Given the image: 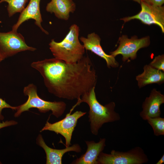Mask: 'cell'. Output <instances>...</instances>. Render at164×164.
Listing matches in <instances>:
<instances>
[{"label":"cell","mask_w":164,"mask_h":164,"mask_svg":"<svg viewBox=\"0 0 164 164\" xmlns=\"http://www.w3.org/2000/svg\"><path fill=\"white\" fill-rule=\"evenodd\" d=\"M31 66L42 76L48 92L60 98L78 100L96 84L95 71L88 55L74 63L53 58L33 62Z\"/></svg>","instance_id":"obj_1"},{"label":"cell","mask_w":164,"mask_h":164,"mask_svg":"<svg viewBox=\"0 0 164 164\" xmlns=\"http://www.w3.org/2000/svg\"><path fill=\"white\" fill-rule=\"evenodd\" d=\"M95 88L84 94L81 98L77 100L69 112L71 113L74 108L81 103H86L89 108L88 118L91 132L96 135L104 124L118 121L120 119V116L115 111V104L114 102H111L103 105L98 101L96 96Z\"/></svg>","instance_id":"obj_2"},{"label":"cell","mask_w":164,"mask_h":164,"mask_svg":"<svg viewBox=\"0 0 164 164\" xmlns=\"http://www.w3.org/2000/svg\"><path fill=\"white\" fill-rule=\"evenodd\" d=\"M80 29L73 24L64 38L59 42L52 39L49 44L50 49L54 58L67 63H74L84 56L85 49L79 38Z\"/></svg>","instance_id":"obj_3"},{"label":"cell","mask_w":164,"mask_h":164,"mask_svg":"<svg viewBox=\"0 0 164 164\" xmlns=\"http://www.w3.org/2000/svg\"><path fill=\"white\" fill-rule=\"evenodd\" d=\"M23 93L25 95L28 96V98L25 103L17 106V111L14 114L15 117H19L22 112L32 108L38 109L41 113L51 111V114L57 118L61 116L66 110V104L64 102L49 101L41 98L37 94L36 86L32 83L25 87Z\"/></svg>","instance_id":"obj_4"},{"label":"cell","mask_w":164,"mask_h":164,"mask_svg":"<svg viewBox=\"0 0 164 164\" xmlns=\"http://www.w3.org/2000/svg\"><path fill=\"white\" fill-rule=\"evenodd\" d=\"M149 158L143 149L137 146L127 152L113 150L110 153L101 152L97 160V164H143Z\"/></svg>","instance_id":"obj_5"},{"label":"cell","mask_w":164,"mask_h":164,"mask_svg":"<svg viewBox=\"0 0 164 164\" xmlns=\"http://www.w3.org/2000/svg\"><path fill=\"white\" fill-rule=\"evenodd\" d=\"M36 49L27 45L23 36L17 31L0 32V53L5 58L23 51H33Z\"/></svg>","instance_id":"obj_6"},{"label":"cell","mask_w":164,"mask_h":164,"mask_svg":"<svg viewBox=\"0 0 164 164\" xmlns=\"http://www.w3.org/2000/svg\"><path fill=\"white\" fill-rule=\"evenodd\" d=\"M86 113V112L77 111L72 114L70 113L67 114L65 118L54 123H51L47 121L40 132L48 130L54 132L57 134H60L65 139L66 146H69L71 145L72 134L78 120Z\"/></svg>","instance_id":"obj_7"},{"label":"cell","mask_w":164,"mask_h":164,"mask_svg":"<svg viewBox=\"0 0 164 164\" xmlns=\"http://www.w3.org/2000/svg\"><path fill=\"white\" fill-rule=\"evenodd\" d=\"M119 41L118 48L110 53L114 57L118 55H121L123 61L129 58L132 60L135 59L138 50L148 46L150 43L148 36L138 39L136 36H134L129 39L127 35H123L119 37Z\"/></svg>","instance_id":"obj_8"},{"label":"cell","mask_w":164,"mask_h":164,"mask_svg":"<svg viewBox=\"0 0 164 164\" xmlns=\"http://www.w3.org/2000/svg\"><path fill=\"white\" fill-rule=\"evenodd\" d=\"M141 9L137 14L121 19L125 22L137 19L145 24H154L159 26L164 32V7L151 5L141 1Z\"/></svg>","instance_id":"obj_9"},{"label":"cell","mask_w":164,"mask_h":164,"mask_svg":"<svg viewBox=\"0 0 164 164\" xmlns=\"http://www.w3.org/2000/svg\"><path fill=\"white\" fill-rule=\"evenodd\" d=\"M79 39L83 43L85 50L91 51L104 59L108 68H116L119 66L115 57L107 54L103 50L100 44L101 38L95 32L91 33L87 37L81 36Z\"/></svg>","instance_id":"obj_10"},{"label":"cell","mask_w":164,"mask_h":164,"mask_svg":"<svg viewBox=\"0 0 164 164\" xmlns=\"http://www.w3.org/2000/svg\"><path fill=\"white\" fill-rule=\"evenodd\" d=\"M164 103V95L156 89H153L149 96L146 98L142 104V110L140 113V116L145 120L149 118L160 116V107Z\"/></svg>","instance_id":"obj_11"},{"label":"cell","mask_w":164,"mask_h":164,"mask_svg":"<svg viewBox=\"0 0 164 164\" xmlns=\"http://www.w3.org/2000/svg\"><path fill=\"white\" fill-rule=\"evenodd\" d=\"M40 0H30L28 5L21 12L17 22L12 26V30L17 31L22 23L32 19L35 20L36 25L43 32L48 34V32L43 29L41 25L43 20L40 10Z\"/></svg>","instance_id":"obj_12"},{"label":"cell","mask_w":164,"mask_h":164,"mask_svg":"<svg viewBox=\"0 0 164 164\" xmlns=\"http://www.w3.org/2000/svg\"><path fill=\"white\" fill-rule=\"evenodd\" d=\"M36 143L43 148L46 153V164H61L63 156L66 152L74 151L80 153L81 151V148L78 144L66 147V148L61 149L51 148L46 144L41 134L39 135L36 138Z\"/></svg>","instance_id":"obj_13"},{"label":"cell","mask_w":164,"mask_h":164,"mask_svg":"<svg viewBox=\"0 0 164 164\" xmlns=\"http://www.w3.org/2000/svg\"><path fill=\"white\" fill-rule=\"evenodd\" d=\"M106 139L100 138L97 142L94 141H85L87 148L85 153L74 160L73 164H97V160L99 154L106 146Z\"/></svg>","instance_id":"obj_14"},{"label":"cell","mask_w":164,"mask_h":164,"mask_svg":"<svg viewBox=\"0 0 164 164\" xmlns=\"http://www.w3.org/2000/svg\"><path fill=\"white\" fill-rule=\"evenodd\" d=\"M76 5L73 0H51L46 7V10L53 13L59 19L68 20L70 13L75 11Z\"/></svg>","instance_id":"obj_15"},{"label":"cell","mask_w":164,"mask_h":164,"mask_svg":"<svg viewBox=\"0 0 164 164\" xmlns=\"http://www.w3.org/2000/svg\"><path fill=\"white\" fill-rule=\"evenodd\" d=\"M143 69V72L136 77L139 88L150 84H161L164 82V72L154 68L149 65H145Z\"/></svg>","instance_id":"obj_16"},{"label":"cell","mask_w":164,"mask_h":164,"mask_svg":"<svg viewBox=\"0 0 164 164\" xmlns=\"http://www.w3.org/2000/svg\"><path fill=\"white\" fill-rule=\"evenodd\" d=\"M28 0H0L1 3H8L7 10L9 17L17 12H21L25 9Z\"/></svg>","instance_id":"obj_17"},{"label":"cell","mask_w":164,"mask_h":164,"mask_svg":"<svg viewBox=\"0 0 164 164\" xmlns=\"http://www.w3.org/2000/svg\"><path fill=\"white\" fill-rule=\"evenodd\" d=\"M146 120L151 126L154 135L157 136L164 135V118L160 116L148 118Z\"/></svg>","instance_id":"obj_18"},{"label":"cell","mask_w":164,"mask_h":164,"mask_svg":"<svg viewBox=\"0 0 164 164\" xmlns=\"http://www.w3.org/2000/svg\"><path fill=\"white\" fill-rule=\"evenodd\" d=\"M156 69L164 71V55H159L155 57L149 64Z\"/></svg>","instance_id":"obj_19"},{"label":"cell","mask_w":164,"mask_h":164,"mask_svg":"<svg viewBox=\"0 0 164 164\" xmlns=\"http://www.w3.org/2000/svg\"><path fill=\"white\" fill-rule=\"evenodd\" d=\"M4 108H10L12 110H16L17 106L13 107L8 104L5 100L0 97V120H3L4 117L2 114V110Z\"/></svg>","instance_id":"obj_20"},{"label":"cell","mask_w":164,"mask_h":164,"mask_svg":"<svg viewBox=\"0 0 164 164\" xmlns=\"http://www.w3.org/2000/svg\"><path fill=\"white\" fill-rule=\"evenodd\" d=\"M148 4L155 6H162L164 3V0H141Z\"/></svg>","instance_id":"obj_21"},{"label":"cell","mask_w":164,"mask_h":164,"mask_svg":"<svg viewBox=\"0 0 164 164\" xmlns=\"http://www.w3.org/2000/svg\"><path fill=\"white\" fill-rule=\"evenodd\" d=\"M17 123V121L13 120L7 121L5 122H0V129L4 127L15 125Z\"/></svg>","instance_id":"obj_22"},{"label":"cell","mask_w":164,"mask_h":164,"mask_svg":"<svg viewBox=\"0 0 164 164\" xmlns=\"http://www.w3.org/2000/svg\"><path fill=\"white\" fill-rule=\"evenodd\" d=\"M164 163V155L163 154L160 159L157 162L156 164H162Z\"/></svg>","instance_id":"obj_23"},{"label":"cell","mask_w":164,"mask_h":164,"mask_svg":"<svg viewBox=\"0 0 164 164\" xmlns=\"http://www.w3.org/2000/svg\"><path fill=\"white\" fill-rule=\"evenodd\" d=\"M5 59V58L0 53V62Z\"/></svg>","instance_id":"obj_24"},{"label":"cell","mask_w":164,"mask_h":164,"mask_svg":"<svg viewBox=\"0 0 164 164\" xmlns=\"http://www.w3.org/2000/svg\"><path fill=\"white\" fill-rule=\"evenodd\" d=\"M133 0L135 2H137L139 4H140L141 2V0Z\"/></svg>","instance_id":"obj_25"},{"label":"cell","mask_w":164,"mask_h":164,"mask_svg":"<svg viewBox=\"0 0 164 164\" xmlns=\"http://www.w3.org/2000/svg\"><path fill=\"white\" fill-rule=\"evenodd\" d=\"M2 163H1V162L0 161V164H2Z\"/></svg>","instance_id":"obj_26"},{"label":"cell","mask_w":164,"mask_h":164,"mask_svg":"<svg viewBox=\"0 0 164 164\" xmlns=\"http://www.w3.org/2000/svg\"><path fill=\"white\" fill-rule=\"evenodd\" d=\"M1 3V2L0 1V3Z\"/></svg>","instance_id":"obj_27"}]
</instances>
